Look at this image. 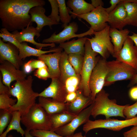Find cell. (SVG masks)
Here are the masks:
<instances>
[{"label": "cell", "instance_id": "cell-32", "mask_svg": "<svg viewBox=\"0 0 137 137\" xmlns=\"http://www.w3.org/2000/svg\"><path fill=\"white\" fill-rule=\"evenodd\" d=\"M59 5L60 21L63 27L70 23L72 17L69 14V9L66 7L65 0H57Z\"/></svg>", "mask_w": 137, "mask_h": 137}, {"label": "cell", "instance_id": "cell-33", "mask_svg": "<svg viewBox=\"0 0 137 137\" xmlns=\"http://www.w3.org/2000/svg\"><path fill=\"white\" fill-rule=\"evenodd\" d=\"M68 60L77 74L80 76L82 69L84 56L77 54L68 55Z\"/></svg>", "mask_w": 137, "mask_h": 137}, {"label": "cell", "instance_id": "cell-28", "mask_svg": "<svg viewBox=\"0 0 137 137\" xmlns=\"http://www.w3.org/2000/svg\"><path fill=\"white\" fill-rule=\"evenodd\" d=\"M77 115L66 111L49 115L52 124V130L54 131L68 124Z\"/></svg>", "mask_w": 137, "mask_h": 137}, {"label": "cell", "instance_id": "cell-5", "mask_svg": "<svg viewBox=\"0 0 137 137\" xmlns=\"http://www.w3.org/2000/svg\"><path fill=\"white\" fill-rule=\"evenodd\" d=\"M21 122L30 131L52 130L49 115L38 104L36 103L27 113L21 116Z\"/></svg>", "mask_w": 137, "mask_h": 137}, {"label": "cell", "instance_id": "cell-15", "mask_svg": "<svg viewBox=\"0 0 137 137\" xmlns=\"http://www.w3.org/2000/svg\"><path fill=\"white\" fill-rule=\"evenodd\" d=\"M0 71L3 83L9 88L12 82L23 80L27 76L23 70L17 69L13 64L7 61L1 63Z\"/></svg>", "mask_w": 137, "mask_h": 137}, {"label": "cell", "instance_id": "cell-49", "mask_svg": "<svg viewBox=\"0 0 137 137\" xmlns=\"http://www.w3.org/2000/svg\"><path fill=\"white\" fill-rule=\"evenodd\" d=\"M136 84H137V72L133 78L130 80L127 87H132Z\"/></svg>", "mask_w": 137, "mask_h": 137}, {"label": "cell", "instance_id": "cell-54", "mask_svg": "<svg viewBox=\"0 0 137 137\" xmlns=\"http://www.w3.org/2000/svg\"><path fill=\"white\" fill-rule=\"evenodd\" d=\"M7 137H13V136L12 135L10 134Z\"/></svg>", "mask_w": 137, "mask_h": 137}, {"label": "cell", "instance_id": "cell-47", "mask_svg": "<svg viewBox=\"0 0 137 137\" xmlns=\"http://www.w3.org/2000/svg\"><path fill=\"white\" fill-rule=\"evenodd\" d=\"M31 61V59L24 65L23 70L26 74L30 73L33 71L30 64Z\"/></svg>", "mask_w": 137, "mask_h": 137}, {"label": "cell", "instance_id": "cell-30", "mask_svg": "<svg viewBox=\"0 0 137 137\" xmlns=\"http://www.w3.org/2000/svg\"><path fill=\"white\" fill-rule=\"evenodd\" d=\"M123 3L127 13L126 25H131L137 27V3L129 2Z\"/></svg>", "mask_w": 137, "mask_h": 137}, {"label": "cell", "instance_id": "cell-43", "mask_svg": "<svg viewBox=\"0 0 137 137\" xmlns=\"http://www.w3.org/2000/svg\"><path fill=\"white\" fill-rule=\"evenodd\" d=\"M124 137H137V126H134L123 133Z\"/></svg>", "mask_w": 137, "mask_h": 137}, {"label": "cell", "instance_id": "cell-53", "mask_svg": "<svg viewBox=\"0 0 137 137\" xmlns=\"http://www.w3.org/2000/svg\"><path fill=\"white\" fill-rule=\"evenodd\" d=\"M125 2H134L137 3V0H125Z\"/></svg>", "mask_w": 137, "mask_h": 137}, {"label": "cell", "instance_id": "cell-19", "mask_svg": "<svg viewBox=\"0 0 137 137\" xmlns=\"http://www.w3.org/2000/svg\"><path fill=\"white\" fill-rule=\"evenodd\" d=\"M127 15L124 3L122 0L115 9L108 14L107 22L110 27L122 30L126 26L125 22Z\"/></svg>", "mask_w": 137, "mask_h": 137}, {"label": "cell", "instance_id": "cell-18", "mask_svg": "<svg viewBox=\"0 0 137 137\" xmlns=\"http://www.w3.org/2000/svg\"><path fill=\"white\" fill-rule=\"evenodd\" d=\"M45 9L42 6L34 7L29 10V13L31 17V21L35 22L37 24L36 27L38 31L40 32L43 27L48 26L51 27L54 25H57L59 23L54 21L45 14Z\"/></svg>", "mask_w": 137, "mask_h": 137}, {"label": "cell", "instance_id": "cell-20", "mask_svg": "<svg viewBox=\"0 0 137 137\" xmlns=\"http://www.w3.org/2000/svg\"><path fill=\"white\" fill-rule=\"evenodd\" d=\"M62 52L53 54H43L38 57V59L44 62L47 66L50 78H59L60 72L59 62Z\"/></svg>", "mask_w": 137, "mask_h": 137}, {"label": "cell", "instance_id": "cell-25", "mask_svg": "<svg viewBox=\"0 0 137 137\" xmlns=\"http://www.w3.org/2000/svg\"><path fill=\"white\" fill-rule=\"evenodd\" d=\"M19 57L22 60L26 57L31 56L38 57L41 55L50 52H62L63 49L59 47L52 48L48 50H43L41 49H36L29 46L26 42L21 43L19 48Z\"/></svg>", "mask_w": 137, "mask_h": 137}, {"label": "cell", "instance_id": "cell-44", "mask_svg": "<svg viewBox=\"0 0 137 137\" xmlns=\"http://www.w3.org/2000/svg\"><path fill=\"white\" fill-rule=\"evenodd\" d=\"M121 1V0H110L109 1L110 3L111 4L110 6L108 8H105L108 14L114 10Z\"/></svg>", "mask_w": 137, "mask_h": 137}, {"label": "cell", "instance_id": "cell-12", "mask_svg": "<svg viewBox=\"0 0 137 137\" xmlns=\"http://www.w3.org/2000/svg\"><path fill=\"white\" fill-rule=\"evenodd\" d=\"M93 102L89 106L79 113L77 116L68 124L58 128L54 131L62 136H70L74 134L76 129L89 120L93 107Z\"/></svg>", "mask_w": 137, "mask_h": 137}, {"label": "cell", "instance_id": "cell-34", "mask_svg": "<svg viewBox=\"0 0 137 137\" xmlns=\"http://www.w3.org/2000/svg\"><path fill=\"white\" fill-rule=\"evenodd\" d=\"M10 94L7 93L0 94V109L1 110H7L9 109L16 103V99L10 97Z\"/></svg>", "mask_w": 137, "mask_h": 137}, {"label": "cell", "instance_id": "cell-3", "mask_svg": "<svg viewBox=\"0 0 137 137\" xmlns=\"http://www.w3.org/2000/svg\"><path fill=\"white\" fill-rule=\"evenodd\" d=\"M109 94L103 89L96 95L93 101V107L91 115L95 118L98 115H104L106 119L112 116H119L125 118L123 111L128 104L117 105L115 99H110Z\"/></svg>", "mask_w": 137, "mask_h": 137}, {"label": "cell", "instance_id": "cell-51", "mask_svg": "<svg viewBox=\"0 0 137 137\" xmlns=\"http://www.w3.org/2000/svg\"><path fill=\"white\" fill-rule=\"evenodd\" d=\"M70 137H86L85 135L83 136L81 132L74 134Z\"/></svg>", "mask_w": 137, "mask_h": 137}, {"label": "cell", "instance_id": "cell-52", "mask_svg": "<svg viewBox=\"0 0 137 137\" xmlns=\"http://www.w3.org/2000/svg\"><path fill=\"white\" fill-rule=\"evenodd\" d=\"M25 137H33L30 133V131L26 129L25 130Z\"/></svg>", "mask_w": 137, "mask_h": 137}, {"label": "cell", "instance_id": "cell-11", "mask_svg": "<svg viewBox=\"0 0 137 137\" xmlns=\"http://www.w3.org/2000/svg\"><path fill=\"white\" fill-rule=\"evenodd\" d=\"M108 15L105 8L100 6L89 13L78 15L77 17L87 22L91 25L90 28L93 31L98 32L103 30L108 25L107 22Z\"/></svg>", "mask_w": 137, "mask_h": 137}, {"label": "cell", "instance_id": "cell-35", "mask_svg": "<svg viewBox=\"0 0 137 137\" xmlns=\"http://www.w3.org/2000/svg\"><path fill=\"white\" fill-rule=\"evenodd\" d=\"M12 116V112L9 110H1L0 113V135L10 122Z\"/></svg>", "mask_w": 137, "mask_h": 137}, {"label": "cell", "instance_id": "cell-41", "mask_svg": "<svg viewBox=\"0 0 137 137\" xmlns=\"http://www.w3.org/2000/svg\"><path fill=\"white\" fill-rule=\"evenodd\" d=\"M34 75L39 79L44 80L50 78L48 68L45 67L37 69L34 72Z\"/></svg>", "mask_w": 137, "mask_h": 137}, {"label": "cell", "instance_id": "cell-6", "mask_svg": "<svg viewBox=\"0 0 137 137\" xmlns=\"http://www.w3.org/2000/svg\"><path fill=\"white\" fill-rule=\"evenodd\" d=\"M108 71L104 87L108 86L118 81L131 80L137 71L130 66L116 60L107 61Z\"/></svg>", "mask_w": 137, "mask_h": 137}, {"label": "cell", "instance_id": "cell-38", "mask_svg": "<svg viewBox=\"0 0 137 137\" xmlns=\"http://www.w3.org/2000/svg\"><path fill=\"white\" fill-rule=\"evenodd\" d=\"M52 8L50 14L48 16L53 21L59 23L60 18L59 15V7L57 0H48Z\"/></svg>", "mask_w": 137, "mask_h": 137}, {"label": "cell", "instance_id": "cell-8", "mask_svg": "<svg viewBox=\"0 0 137 137\" xmlns=\"http://www.w3.org/2000/svg\"><path fill=\"white\" fill-rule=\"evenodd\" d=\"M137 126V116L134 118L124 120L109 118L94 121L89 120L83 125V130L87 133L93 129L103 128L114 131H119L127 127Z\"/></svg>", "mask_w": 137, "mask_h": 137}, {"label": "cell", "instance_id": "cell-31", "mask_svg": "<svg viewBox=\"0 0 137 137\" xmlns=\"http://www.w3.org/2000/svg\"><path fill=\"white\" fill-rule=\"evenodd\" d=\"M19 1L23 14L25 17L30 19L31 16L29 14L30 10L34 7L43 6L45 4L43 0H19Z\"/></svg>", "mask_w": 137, "mask_h": 137}, {"label": "cell", "instance_id": "cell-42", "mask_svg": "<svg viewBox=\"0 0 137 137\" xmlns=\"http://www.w3.org/2000/svg\"><path fill=\"white\" fill-rule=\"evenodd\" d=\"M31 59V61L30 64L33 70L36 69H37L43 67L47 68L46 65L43 61L38 59Z\"/></svg>", "mask_w": 137, "mask_h": 137}, {"label": "cell", "instance_id": "cell-26", "mask_svg": "<svg viewBox=\"0 0 137 137\" xmlns=\"http://www.w3.org/2000/svg\"><path fill=\"white\" fill-rule=\"evenodd\" d=\"M130 32V30L127 29L119 30L110 28L109 35L113 46L114 54L121 50Z\"/></svg>", "mask_w": 137, "mask_h": 137}, {"label": "cell", "instance_id": "cell-7", "mask_svg": "<svg viewBox=\"0 0 137 137\" xmlns=\"http://www.w3.org/2000/svg\"><path fill=\"white\" fill-rule=\"evenodd\" d=\"M110 28V25H108L100 31H93L94 37L91 38H87L93 50L106 60L110 55L113 56L114 54L113 46L109 35Z\"/></svg>", "mask_w": 137, "mask_h": 137}, {"label": "cell", "instance_id": "cell-10", "mask_svg": "<svg viewBox=\"0 0 137 137\" xmlns=\"http://www.w3.org/2000/svg\"><path fill=\"white\" fill-rule=\"evenodd\" d=\"M64 27L63 30L59 33L56 34L55 32L49 38L43 39L42 43H43L60 44L74 38H80L87 35L93 34V31L90 28L88 31L83 33L76 34L78 30V26L77 23L75 22L69 23Z\"/></svg>", "mask_w": 137, "mask_h": 137}, {"label": "cell", "instance_id": "cell-4", "mask_svg": "<svg viewBox=\"0 0 137 137\" xmlns=\"http://www.w3.org/2000/svg\"><path fill=\"white\" fill-rule=\"evenodd\" d=\"M82 67L80 74L81 80L78 90H80L86 97L90 96L89 85L92 73L97 62L100 59L98 53L92 49L90 42L87 39L85 44Z\"/></svg>", "mask_w": 137, "mask_h": 137}, {"label": "cell", "instance_id": "cell-2", "mask_svg": "<svg viewBox=\"0 0 137 137\" xmlns=\"http://www.w3.org/2000/svg\"><path fill=\"white\" fill-rule=\"evenodd\" d=\"M32 77L29 76L27 78L16 81L10 89V94L16 98V104L9 110L11 112H20L21 116L27 113L36 103L39 93L34 92L32 88Z\"/></svg>", "mask_w": 137, "mask_h": 137}, {"label": "cell", "instance_id": "cell-24", "mask_svg": "<svg viewBox=\"0 0 137 137\" xmlns=\"http://www.w3.org/2000/svg\"><path fill=\"white\" fill-rule=\"evenodd\" d=\"M87 38L82 37L76 40H73L59 44V47L64 50L67 55L77 54L84 56L85 52V44Z\"/></svg>", "mask_w": 137, "mask_h": 137}, {"label": "cell", "instance_id": "cell-37", "mask_svg": "<svg viewBox=\"0 0 137 137\" xmlns=\"http://www.w3.org/2000/svg\"><path fill=\"white\" fill-rule=\"evenodd\" d=\"M81 77H72L68 78L65 84L68 93L76 92L78 89Z\"/></svg>", "mask_w": 137, "mask_h": 137}, {"label": "cell", "instance_id": "cell-48", "mask_svg": "<svg viewBox=\"0 0 137 137\" xmlns=\"http://www.w3.org/2000/svg\"><path fill=\"white\" fill-rule=\"evenodd\" d=\"M91 3L93 6L95 8H96L100 6H103L104 3L101 0H91Z\"/></svg>", "mask_w": 137, "mask_h": 137}, {"label": "cell", "instance_id": "cell-36", "mask_svg": "<svg viewBox=\"0 0 137 137\" xmlns=\"http://www.w3.org/2000/svg\"><path fill=\"white\" fill-rule=\"evenodd\" d=\"M0 38L4 42H9L14 44L18 48L21 44L16 39L15 35L12 33L10 32L7 29L2 28L0 30Z\"/></svg>", "mask_w": 137, "mask_h": 137}, {"label": "cell", "instance_id": "cell-39", "mask_svg": "<svg viewBox=\"0 0 137 137\" xmlns=\"http://www.w3.org/2000/svg\"><path fill=\"white\" fill-rule=\"evenodd\" d=\"M30 134L36 137H70L61 136L56 133L53 130H32L30 131Z\"/></svg>", "mask_w": 137, "mask_h": 137}, {"label": "cell", "instance_id": "cell-17", "mask_svg": "<svg viewBox=\"0 0 137 137\" xmlns=\"http://www.w3.org/2000/svg\"><path fill=\"white\" fill-rule=\"evenodd\" d=\"M12 33L15 35L16 39L20 43L23 42L30 43L35 45L38 49H41L43 47L48 46L53 48L55 46L54 43H41L36 42L34 40V37L36 36L38 38L40 34L36 28L32 25L27 27L20 32L16 30L13 32Z\"/></svg>", "mask_w": 137, "mask_h": 137}, {"label": "cell", "instance_id": "cell-29", "mask_svg": "<svg viewBox=\"0 0 137 137\" xmlns=\"http://www.w3.org/2000/svg\"><path fill=\"white\" fill-rule=\"evenodd\" d=\"M12 115L11 120L8 126L6 129L0 135V137H6L7 133L13 130H16L23 137L25 131L22 128L20 125L21 116L20 113L18 111H14L12 112Z\"/></svg>", "mask_w": 137, "mask_h": 137}, {"label": "cell", "instance_id": "cell-22", "mask_svg": "<svg viewBox=\"0 0 137 137\" xmlns=\"http://www.w3.org/2000/svg\"><path fill=\"white\" fill-rule=\"evenodd\" d=\"M77 96L72 102L67 103V111L78 114L93 102L91 97H86L80 90L76 91Z\"/></svg>", "mask_w": 137, "mask_h": 137}, {"label": "cell", "instance_id": "cell-21", "mask_svg": "<svg viewBox=\"0 0 137 137\" xmlns=\"http://www.w3.org/2000/svg\"><path fill=\"white\" fill-rule=\"evenodd\" d=\"M38 104L49 115L67 111V103L58 102L51 98L39 97Z\"/></svg>", "mask_w": 137, "mask_h": 137}, {"label": "cell", "instance_id": "cell-40", "mask_svg": "<svg viewBox=\"0 0 137 137\" xmlns=\"http://www.w3.org/2000/svg\"><path fill=\"white\" fill-rule=\"evenodd\" d=\"M123 114L126 119L135 117L137 114V101L132 105L128 104L124 110Z\"/></svg>", "mask_w": 137, "mask_h": 137}, {"label": "cell", "instance_id": "cell-9", "mask_svg": "<svg viewBox=\"0 0 137 137\" xmlns=\"http://www.w3.org/2000/svg\"><path fill=\"white\" fill-rule=\"evenodd\" d=\"M106 59L101 57L93 69L90 78L89 85L90 97L93 101L97 94L104 87L105 79L108 73Z\"/></svg>", "mask_w": 137, "mask_h": 137}, {"label": "cell", "instance_id": "cell-23", "mask_svg": "<svg viewBox=\"0 0 137 137\" xmlns=\"http://www.w3.org/2000/svg\"><path fill=\"white\" fill-rule=\"evenodd\" d=\"M66 4L73 10L72 11L69 9V12L73 19L78 15L89 13L95 8L91 4L84 0H68Z\"/></svg>", "mask_w": 137, "mask_h": 137}, {"label": "cell", "instance_id": "cell-14", "mask_svg": "<svg viewBox=\"0 0 137 137\" xmlns=\"http://www.w3.org/2000/svg\"><path fill=\"white\" fill-rule=\"evenodd\" d=\"M51 79L50 85L39 93V97L51 98L58 102L66 103L65 98L68 93L65 84L59 78Z\"/></svg>", "mask_w": 137, "mask_h": 137}, {"label": "cell", "instance_id": "cell-1", "mask_svg": "<svg viewBox=\"0 0 137 137\" xmlns=\"http://www.w3.org/2000/svg\"><path fill=\"white\" fill-rule=\"evenodd\" d=\"M0 18L3 28L13 32L31 26L33 23L23 14L19 0H0Z\"/></svg>", "mask_w": 137, "mask_h": 137}, {"label": "cell", "instance_id": "cell-46", "mask_svg": "<svg viewBox=\"0 0 137 137\" xmlns=\"http://www.w3.org/2000/svg\"><path fill=\"white\" fill-rule=\"evenodd\" d=\"M77 96L76 92H73L68 93L65 98V102H71L73 101Z\"/></svg>", "mask_w": 137, "mask_h": 137}, {"label": "cell", "instance_id": "cell-27", "mask_svg": "<svg viewBox=\"0 0 137 137\" xmlns=\"http://www.w3.org/2000/svg\"><path fill=\"white\" fill-rule=\"evenodd\" d=\"M60 72L59 78L65 84L66 80L72 77H80L76 73L68 60V55L64 52H62L59 62Z\"/></svg>", "mask_w": 137, "mask_h": 137}, {"label": "cell", "instance_id": "cell-16", "mask_svg": "<svg viewBox=\"0 0 137 137\" xmlns=\"http://www.w3.org/2000/svg\"><path fill=\"white\" fill-rule=\"evenodd\" d=\"M19 49L11 43H5L0 38V62L7 61L20 69L23 64V60L19 57Z\"/></svg>", "mask_w": 137, "mask_h": 137}, {"label": "cell", "instance_id": "cell-45", "mask_svg": "<svg viewBox=\"0 0 137 137\" xmlns=\"http://www.w3.org/2000/svg\"><path fill=\"white\" fill-rule=\"evenodd\" d=\"M129 95L132 99L137 100V86L131 87L129 91Z\"/></svg>", "mask_w": 137, "mask_h": 137}, {"label": "cell", "instance_id": "cell-50", "mask_svg": "<svg viewBox=\"0 0 137 137\" xmlns=\"http://www.w3.org/2000/svg\"><path fill=\"white\" fill-rule=\"evenodd\" d=\"M128 37L132 40L135 45L137 47V33L133 32L132 34L131 35H129Z\"/></svg>", "mask_w": 137, "mask_h": 137}, {"label": "cell", "instance_id": "cell-13", "mask_svg": "<svg viewBox=\"0 0 137 137\" xmlns=\"http://www.w3.org/2000/svg\"><path fill=\"white\" fill-rule=\"evenodd\" d=\"M112 56L116 60L130 66L137 71V47L128 37L121 50Z\"/></svg>", "mask_w": 137, "mask_h": 137}]
</instances>
